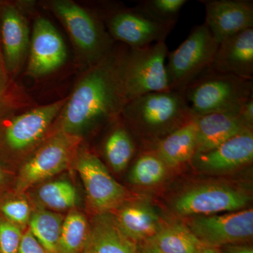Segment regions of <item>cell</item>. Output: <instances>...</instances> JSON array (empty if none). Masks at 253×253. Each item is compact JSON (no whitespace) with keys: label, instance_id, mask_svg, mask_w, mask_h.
<instances>
[{"label":"cell","instance_id":"30bf717a","mask_svg":"<svg viewBox=\"0 0 253 253\" xmlns=\"http://www.w3.org/2000/svg\"><path fill=\"white\" fill-rule=\"evenodd\" d=\"M250 200L247 194L239 190L208 184L184 192L176 199L174 209L181 215H212L241 211L249 204Z\"/></svg>","mask_w":253,"mask_h":253},{"label":"cell","instance_id":"4316f807","mask_svg":"<svg viewBox=\"0 0 253 253\" xmlns=\"http://www.w3.org/2000/svg\"><path fill=\"white\" fill-rule=\"evenodd\" d=\"M38 197L46 207L54 211H66L76 206L78 195L74 186L67 181H51L42 186Z\"/></svg>","mask_w":253,"mask_h":253},{"label":"cell","instance_id":"8d00e7d4","mask_svg":"<svg viewBox=\"0 0 253 253\" xmlns=\"http://www.w3.org/2000/svg\"><path fill=\"white\" fill-rule=\"evenodd\" d=\"M3 180V174L2 172H1V169H0V184H1V181Z\"/></svg>","mask_w":253,"mask_h":253},{"label":"cell","instance_id":"277c9868","mask_svg":"<svg viewBox=\"0 0 253 253\" xmlns=\"http://www.w3.org/2000/svg\"><path fill=\"white\" fill-rule=\"evenodd\" d=\"M219 44L205 23L195 26L166 61L170 90L184 93L186 88L211 67Z\"/></svg>","mask_w":253,"mask_h":253},{"label":"cell","instance_id":"2e32d148","mask_svg":"<svg viewBox=\"0 0 253 253\" xmlns=\"http://www.w3.org/2000/svg\"><path fill=\"white\" fill-rule=\"evenodd\" d=\"M253 159V133L247 130L208 152L196 154L193 160L206 170L223 172L249 164Z\"/></svg>","mask_w":253,"mask_h":253},{"label":"cell","instance_id":"9a60e30c","mask_svg":"<svg viewBox=\"0 0 253 253\" xmlns=\"http://www.w3.org/2000/svg\"><path fill=\"white\" fill-rule=\"evenodd\" d=\"M210 69L253 80V28L221 41Z\"/></svg>","mask_w":253,"mask_h":253},{"label":"cell","instance_id":"f546056e","mask_svg":"<svg viewBox=\"0 0 253 253\" xmlns=\"http://www.w3.org/2000/svg\"><path fill=\"white\" fill-rule=\"evenodd\" d=\"M1 212L8 221L16 225H25L31 217V208L25 200H12L1 206Z\"/></svg>","mask_w":253,"mask_h":253},{"label":"cell","instance_id":"8fae6325","mask_svg":"<svg viewBox=\"0 0 253 253\" xmlns=\"http://www.w3.org/2000/svg\"><path fill=\"white\" fill-rule=\"evenodd\" d=\"M75 136L59 133L38 150L20 171L18 190L25 191L62 172L69 164Z\"/></svg>","mask_w":253,"mask_h":253},{"label":"cell","instance_id":"1f68e13d","mask_svg":"<svg viewBox=\"0 0 253 253\" xmlns=\"http://www.w3.org/2000/svg\"><path fill=\"white\" fill-rule=\"evenodd\" d=\"M239 115L244 122L253 129V97L248 100L240 109Z\"/></svg>","mask_w":253,"mask_h":253},{"label":"cell","instance_id":"52a82bcc","mask_svg":"<svg viewBox=\"0 0 253 253\" xmlns=\"http://www.w3.org/2000/svg\"><path fill=\"white\" fill-rule=\"evenodd\" d=\"M53 5L76 45L91 60L99 63L112 51V38L90 13L69 1H56Z\"/></svg>","mask_w":253,"mask_h":253},{"label":"cell","instance_id":"5bb4252c","mask_svg":"<svg viewBox=\"0 0 253 253\" xmlns=\"http://www.w3.org/2000/svg\"><path fill=\"white\" fill-rule=\"evenodd\" d=\"M66 103L61 100L15 118L5 131L6 144L16 151L27 149L41 139Z\"/></svg>","mask_w":253,"mask_h":253},{"label":"cell","instance_id":"f1b7e54d","mask_svg":"<svg viewBox=\"0 0 253 253\" xmlns=\"http://www.w3.org/2000/svg\"><path fill=\"white\" fill-rule=\"evenodd\" d=\"M23 234L19 226L8 220L0 221V253H18Z\"/></svg>","mask_w":253,"mask_h":253},{"label":"cell","instance_id":"ffe728a7","mask_svg":"<svg viewBox=\"0 0 253 253\" xmlns=\"http://www.w3.org/2000/svg\"><path fill=\"white\" fill-rule=\"evenodd\" d=\"M114 217L123 234L135 243L148 241L162 226L154 208L143 201L126 205Z\"/></svg>","mask_w":253,"mask_h":253},{"label":"cell","instance_id":"6da1fadb","mask_svg":"<svg viewBox=\"0 0 253 253\" xmlns=\"http://www.w3.org/2000/svg\"><path fill=\"white\" fill-rule=\"evenodd\" d=\"M129 47L112 49L96 63L64 106L62 132L76 135L88 126L121 114L125 105L123 73Z\"/></svg>","mask_w":253,"mask_h":253},{"label":"cell","instance_id":"d6a6232c","mask_svg":"<svg viewBox=\"0 0 253 253\" xmlns=\"http://www.w3.org/2000/svg\"><path fill=\"white\" fill-rule=\"evenodd\" d=\"M222 253H253L252 247L241 245H229L224 246L221 251Z\"/></svg>","mask_w":253,"mask_h":253},{"label":"cell","instance_id":"484cf974","mask_svg":"<svg viewBox=\"0 0 253 253\" xmlns=\"http://www.w3.org/2000/svg\"><path fill=\"white\" fill-rule=\"evenodd\" d=\"M168 166L154 151L141 154L131 171V181L136 185L150 186L161 182L166 176Z\"/></svg>","mask_w":253,"mask_h":253},{"label":"cell","instance_id":"83f0119b","mask_svg":"<svg viewBox=\"0 0 253 253\" xmlns=\"http://www.w3.org/2000/svg\"><path fill=\"white\" fill-rule=\"evenodd\" d=\"M187 2V0H144L138 6L155 21L174 27Z\"/></svg>","mask_w":253,"mask_h":253},{"label":"cell","instance_id":"ac0fdd59","mask_svg":"<svg viewBox=\"0 0 253 253\" xmlns=\"http://www.w3.org/2000/svg\"><path fill=\"white\" fill-rule=\"evenodd\" d=\"M3 63L9 71L21 65L29 44V32L24 18L16 8L5 6L0 15Z\"/></svg>","mask_w":253,"mask_h":253},{"label":"cell","instance_id":"cb8c5ba5","mask_svg":"<svg viewBox=\"0 0 253 253\" xmlns=\"http://www.w3.org/2000/svg\"><path fill=\"white\" fill-rule=\"evenodd\" d=\"M89 227L82 213L78 211L70 212L63 219L56 253H83Z\"/></svg>","mask_w":253,"mask_h":253},{"label":"cell","instance_id":"836d02e7","mask_svg":"<svg viewBox=\"0 0 253 253\" xmlns=\"http://www.w3.org/2000/svg\"><path fill=\"white\" fill-rule=\"evenodd\" d=\"M3 65H4V63H3V60L1 59V55L0 54V104L2 99L5 87L4 66Z\"/></svg>","mask_w":253,"mask_h":253},{"label":"cell","instance_id":"7c38bea8","mask_svg":"<svg viewBox=\"0 0 253 253\" xmlns=\"http://www.w3.org/2000/svg\"><path fill=\"white\" fill-rule=\"evenodd\" d=\"M206 21L218 44L245 30L253 28V1L251 0H201Z\"/></svg>","mask_w":253,"mask_h":253},{"label":"cell","instance_id":"4dcf8cb0","mask_svg":"<svg viewBox=\"0 0 253 253\" xmlns=\"http://www.w3.org/2000/svg\"><path fill=\"white\" fill-rule=\"evenodd\" d=\"M18 253H49L31 234L29 229L23 234Z\"/></svg>","mask_w":253,"mask_h":253},{"label":"cell","instance_id":"d590c367","mask_svg":"<svg viewBox=\"0 0 253 253\" xmlns=\"http://www.w3.org/2000/svg\"><path fill=\"white\" fill-rule=\"evenodd\" d=\"M196 253H222L219 249L217 248L209 247V246H204L201 244L197 250Z\"/></svg>","mask_w":253,"mask_h":253},{"label":"cell","instance_id":"5b68a950","mask_svg":"<svg viewBox=\"0 0 253 253\" xmlns=\"http://www.w3.org/2000/svg\"><path fill=\"white\" fill-rule=\"evenodd\" d=\"M166 42H159L138 49L129 47L123 73L126 104L149 93L170 90L166 61Z\"/></svg>","mask_w":253,"mask_h":253},{"label":"cell","instance_id":"44dd1931","mask_svg":"<svg viewBox=\"0 0 253 253\" xmlns=\"http://www.w3.org/2000/svg\"><path fill=\"white\" fill-rule=\"evenodd\" d=\"M153 151L168 168L177 167L194 159L197 151L194 117L160 141Z\"/></svg>","mask_w":253,"mask_h":253},{"label":"cell","instance_id":"7402d4cb","mask_svg":"<svg viewBox=\"0 0 253 253\" xmlns=\"http://www.w3.org/2000/svg\"><path fill=\"white\" fill-rule=\"evenodd\" d=\"M146 241L163 253H196L201 245L187 226L181 224L161 226L159 231Z\"/></svg>","mask_w":253,"mask_h":253},{"label":"cell","instance_id":"ba28073f","mask_svg":"<svg viewBox=\"0 0 253 253\" xmlns=\"http://www.w3.org/2000/svg\"><path fill=\"white\" fill-rule=\"evenodd\" d=\"M76 168L85 188L88 202L98 214L109 212L126 201V188L113 179L95 155L83 153L78 158Z\"/></svg>","mask_w":253,"mask_h":253},{"label":"cell","instance_id":"4fadbf2b","mask_svg":"<svg viewBox=\"0 0 253 253\" xmlns=\"http://www.w3.org/2000/svg\"><path fill=\"white\" fill-rule=\"evenodd\" d=\"M66 56L64 42L54 26L45 18H38L32 35L29 73L41 76L53 72L62 66Z\"/></svg>","mask_w":253,"mask_h":253},{"label":"cell","instance_id":"e575fe53","mask_svg":"<svg viewBox=\"0 0 253 253\" xmlns=\"http://www.w3.org/2000/svg\"><path fill=\"white\" fill-rule=\"evenodd\" d=\"M139 253H163L158 250L156 246L151 244L149 241H145L144 246H142Z\"/></svg>","mask_w":253,"mask_h":253},{"label":"cell","instance_id":"603a6c76","mask_svg":"<svg viewBox=\"0 0 253 253\" xmlns=\"http://www.w3.org/2000/svg\"><path fill=\"white\" fill-rule=\"evenodd\" d=\"M104 149L106 160L113 170L121 172L135 154L136 145L129 131L119 126L110 133Z\"/></svg>","mask_w":253,"mask_h":253},{"label":"cell","instance_id":"d4e9b609","mask_svg":"<svg viewBox=\"0 0 253 253\" xmlns=\"http://www.w3.org/2000/svg\"><path fill=\"white\" fill-rule=\"evenodd\" d=\"M63 218L58 213L39 211L32 214L29 230L49 253H56Z\"/></svg>","mask_w":253,"mask_h":253},{"label":"cell","instance_id":"3957f363","mask_svg":"<svg viewBox=\"0 0 253 253\" xmlns=\"http://www.w3.org/2000/svg\"><path fill=\"white\" fill-rule=\"evenodd\" d=\"M183 94L194 117L214 113H239L241 106L253 97V80L208 68Z\"/></svg>","mask_w":253,"mask_h":253},{"label":"cell","instance_id":"8992f818","mask_svg":"<svg viewBox=\"0 0 253 253\" xmlns=\"http://www.w3.org/2000/svg\"><path fill=\"white\" fill-rule=\"evenodd\" d=\"M187 227L204 246L219 249L238 244L252 238L253 211L196 216L188 221Z\"/></svg>","mask_w":253,"mask_h":253},{"label":"cell","instance_id":"9c48e42d","mask_svg":"<svg viewBox=\"0 0 253 253\" xmlns=\"http://www.w3.org/2000/svg\"><path fill=\"white\" fill-rule=\"evenodd\" d=\"M107 26L113 40L131 49L166 42L174 28L155 21L138 6L114 11L107 18Z\"/></svg>","mask_w":253,"mask_h":253},{"label":"cell","instance_id":"d6986e66","mask_svg":"<svg viewBox=\"0 0 253 253\" xmlns=\"http://www.w3.org/2000/svg\"><path fill=\"white\" fill-rule=\"evenodd\" d=\"M83 253H139L134 241L123 234L114 215L100 213L89 227Z\"/></svg>","mask_w":253,"mask_h":253},{"label":"cell","instance_id":"7a4b0ae2","mask_svg":"<svg viewBox=\"0 0 253 253\" xmlns=\"http://www.w3.org/2000/svg\"><path fill=\"white\" fill-rule=\"evenodd\" d=\"M121 114L136 130L154 137L155 147L194 118L184 94L172 90L149 93L131 100L125 105Z\"/></svg>","mask_w":253,"mask_h":253},{"label":"cell","instance_id":"e0dca14e","mask_svg":"<svg viewBox=\"0 0 253 253\" xmlns=\"http://www.w3.org/2000/svg\"><path fill=\"white\" fill-rule=\"evenodd\" d=\"M194 119L197 126L196 154L215 149L243 131H253L238 113H210Z\"/></svg>","mask_w":253,"mask_h":253}]
</instances>
